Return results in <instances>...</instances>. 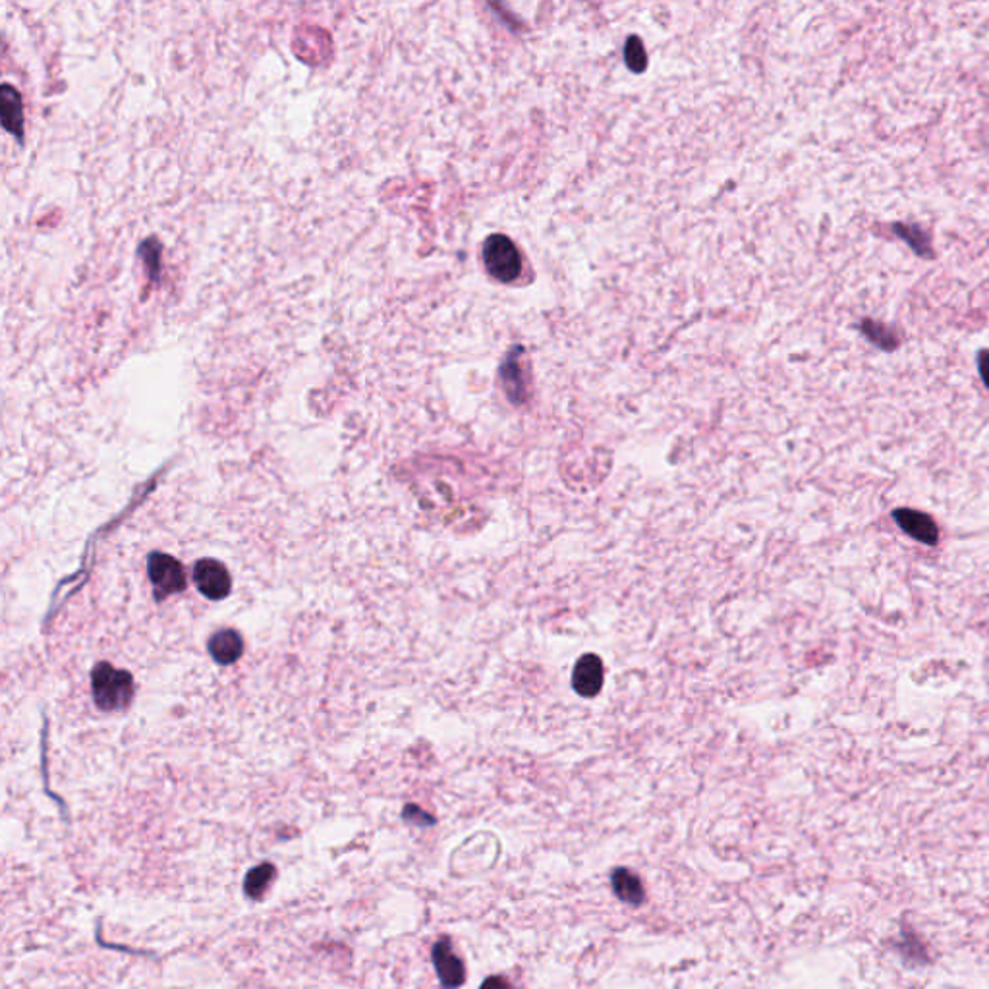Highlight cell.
<instances>
[{"mask_svg":"<svg viewBox=\"0 0 989 989\" xmlns=\"http://www.w3.org/2000/svg\"><path fill=\"white\" fill-rule=\"evenodd\" d=\"M93 700L103 712H119L124 709L134 697V679L130 672L116 669L109 663H99L93 669L91 677Z\"/></svg>","mask_w":989,"mask_h":989,"instance_id":"cell-1","label":"cell"},{"mask_svg":"<svg viewBox=\"0 0 989 989\" xmlns=\"http://www.w3.org/2000/svg\"><path fill=\"white\" fill-rule=\"evenodd\" d=\"M485 269L500 283H512L522 273V258L512 243L503 235H493L485 240L483 246Z\"/></svg>","mask_w":989,"mask_h":989,"instance_id":"cell-2","label":"cell"},{"mask_svg":"<svg viewBox=\"0 0 989 989\" xmlns=\"http://www.w3.org/2000/svg\"><path fill=\"white\" fill-rule=\"evenodd\" d=\"M147 574L151 584L155 586L157 596H170V593H178L185 588V570L180 561L170 555H151Z\"/></svg>","mask_w":989,"mask_h":989,"instance_id":"cell-3","label":"cell"},{"mask_svg":"<svg viewBox=\"0 0 989 989\" xmlns=\"http://www.w3.org/2000/svg\"><path fill=\"white\" fill-rule=\"evenodd\" d=\"M194 581L202 596L209 599H223L232 589V578L227 566L213 558H203L194 566Z\"/></svg>","mask_w":989,"mask_h":989,"instance_id":"cell-4","label":"cell"},{"mask_svg":"<svg viewBox=\"0 0 989 989\" xmlns=\"http://www.w3.org/2000/svg\"><path fill=\"white\" fill-rule=\"evenodd\" d=\"M893 518L899 523V528L906 535H911L912 540L926 545H935L939 541L937 523L932 516L926 515V512L912 510V508H899L893 512Z\"/></svg>","mask_w":989,"mask_h":989,"instance_id":"cell-5","label":"cell"},{"mask_svg":"<svg viewBox=\"0 0 989 989\" xmlns=\"http://www.w3.org/2000/svg\"><path fill=\"white\" fill-rule=\"evenodd\" d=\"M433 964H435V970L439 974V980L443 984L447 989H457L464 984V978H466V970H464V964L458 959V955L455 951H452V945L449 939H441L435 944L433 947Z\"/></svg>","mask_w":989,"mask_h":989,"instance_id":"cell-6","label":"cell"},{"mask_svg":"<svg viewBox=\"0 0 989 989\" xmlns=\"http://www.w3.org/2000/svg\"><path fill=\"white\" fill-rule=\"evenodd\" d=\"M573 684L576 692H580L581 696L591 697L596 696L601 686H603V663L598 655H584L580 657V661L576 663L574 667V674H573Z\"/></svg>","mask_w":989,"mask_h":989,"instance_id":"cell-7","label":"cell"},{"mask_svg":"<svg viewBox=\"0 0 989 989\" xmlns=\"http://www.w3.org/2000/svg\"><path fill=\"white\" fill-rule=\"evenodd\" d=\"M209 654L220 663V665H230L243 654V639L242 636L232 630V628H223L218 630L211 639H209Z\"/></svg>","mask_w":989,"mask_h":989,"instance_id":"cell-8","label":"cell"},{"mask_svg":"<svg viewBox=\"0 0 989 989\" xmlns=\"http://www.w3.org/2000/svg\"><path fill=\"white\" fill-rule=\"evenodd\" d=\"M613 889H614L616 897H619L621 901H624L628 904H634V906L642 904L644 894H646L639 878L636 874H632L630 869H624V868L614 869Z\"/></svg>","mask_w":989,"mask_h":989,"instance_id":"cell-9","label":"cell"},{"mask_svg":"<svg viewBox=\"0 0 989 989\" xmlns=\"http://www.w3.org/2000/svg\"><path fill=\"white\" fill-rule=\"evenodd\" d=\"M3 114H4V126L12 132L21 134V103L18 91L4 86L3 93Z\"/></svg>","mask_w":989,"mask_h":989,"instance_id":"cell-10","label":"cell"},{"mask_svg":"<svg viewBox=\"0 0 989 989\" xmlns=\"http://www.w3.org/2000/svg\"><path fill=\"white\" fill-rule=\"evenodd\" d=\"M273 876H275V869L269 864L255 868L253 871H250V876H248L246 893L250 894V897H260V894L265 889V886L271 881Z\"/></svg>","mask_w":989,"mask_h":989,"instance_id":"cell-11","label":"cell"},{"mask_svg":"<svg viewBox=\"0 0 989 989\" xmlns=\"http://www.w3.org/2000/svg\"><path fill=\"white\" fill-rule=\"evenodd\" d=\"M626 62H628V66H630L632 70H636V72H639V70H642V68L646 66L644 46H642V43H639L636 37H632L630 41H628V46H626Z\"/></svg>","mask_w":989,"mask_h":989,"instance_id":"cell-12","label":"cell"},{"mask_svg":"<svg viewBox=\"0 0 989 989\" xmlns=\"http://www.w3.org/2000/svg\"><path fill=\"white\" fill-rule=\"evenodd\" d=\"M480 989H510L508 982L503 978V976H491V978H487Z\"/></svg>","mask_w":989,"mask_h":989,"instance_id":"cell-13","label":"cell"},{"mask_svg":"<svg viewBox=\"0 0 989 989\" xmlns=\"http://www.w3.org/2000/svg\"><path fill=\"white\" fill-rule=\"evenodd\" d=\"M978 364H980V375H982V379H984V383H985V387L989 389V352H982V354H980Z\"/></svg>","mask_w":989,"mask_h":989,"instance_id":"cell-14","label":"cell"}]
</instances>
